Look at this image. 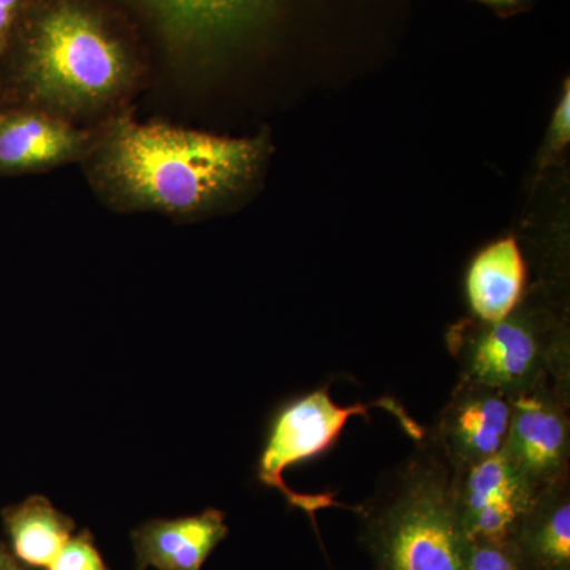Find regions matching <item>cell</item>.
I'll return each mask as SVG.
<instances>
[{"mask_svg": "<svg viewBox=\"0 0 570 570\" xmlns=\"http://www.w3.org/2000/svg\"><path fill=\"white\" fill-rule=\"evenodd\" d=\"M512 396L460 381L441 412L433 441L455 471L490 459L508 441Z\"/></svg>", "mask_w": 570, "mask_h": 570, "instance_id": "cell-8", "label": "cell"}, {"mask_svg": "<svg viewBox=\"0 0 570 570\" xmlns=\"http://www.w3.org/2000/svg\"><path fill=\"white\" fill-rule=\"evenodd\" d=\"M455 487L471 542H512L539 493L504 449L456 471Z\"/></svg>", "mask_w": 570, "mask_h": 570, "instance_id": "cell-7", "label": "cell"}, {"mask_svg": "<svg viewBox=\"0 0 570 570\" xmlns=\"http://www.w3.org/2000/svg\"><path fill=\"white\" fill-rule=\"evenodd\" d=\"M527 264L517 239H497L480 250L468 269L466 294L475 321L509 317L523 298Z\"/></svg>", "mask_w": 570, "mask_h": 570, "instance_id": "cell-11", "label": "cell"}, {"mask_svg": "<svg viewBox=\"0 0 570 570\" xmlns=\"http://www.w3.org/2000/svg\"><path fill=\"white\" fill-rule=\"evenodd\" d=\"M482 2L490 3V6L497 7H512L520 3L521 0H482Z\"/></svg>", "mask_w": 570, "mask_h": 570, "instance_id": "cell-20", "label": "cell"}, {"mask_svg": "<svg viewBox=\"0 0 570 570\" xmlns=\"http://www.w3.org/2000/svg\"><path fill=\"white\" fill-rule=\"evenodd\" d=\"M26 14L28 0H0V63L6 59Z\"/></svg>", "mask_w": 570, "mask_h": 570, "instance_id": "cell-17", "label": "cell"}, {"mask_svg": "<svg viewBox=\"0 0 570 570\" xmlns=\"http://www.w3.org/2000/svg\"><path fill=\"white\" fill-rule=\"evenodd\" d=\"M456 471L433 439L382 497L360 510L374 570H464L469 540L456 499Z\"/></svg>", "mask_w": 570, "mask_h": 570, "instance_id": "cell-3", "label": "cell"}, {"mask_svg": "<svg viewBox=\"0 0 570 570\" xmlns=\"http://www.w3.org/2000/svg\"><path fill=\"white\" fill-rule=\"evenodd\" d=\"M0 77L10 107L91 110L130 85L132 62L104 21L75 0L26 14Z\"/></svg>", "mask_w": 570, "mask_h": 570, "instance_id": "cell-2", "label": "cell"}, {"mask_svg": "<svg viewBox=\"0 0 570 570\" xmlns=\"http://www.w3.org/2000/svg\"><path fill=\"white\" fill-rule=\"evenodd\" d=\"M570 140V88L569 81H566L564 89H562L560 102L554 110L553 119H551V127L549 134V148L547 151L550 154L560 153L566 148Z\"/></svg>", "mask_w": 570, "mask_h": 570, "instance_id": "cell-18", "label": "cell"}, {"mask_svg": "<svg viewBox=\"0 0 570 570\" xmlns=\"http://www.w3.org/2000/svg\"><path fill=\"white\" fill-rule=\"evenodd\" d=\"M3 110V105H2V97H0V111Z\"/></svg>", "mask_w": 570, "mask_h": 570, "instance_id": "cell-21", "label": "cell"}, {"mask_svg": "<svg viewBox=\"0 0 570 570\" xmlns=\"http://www.w3.org/2000/svg\"><path fill=\"white\" fill-rule=\"evenodd\" d=\"M220 510L176 520H153L132 532L137 570H200L212 551L227 538Z\"/></svg>", "mask_w": 570, "mask_h": 570, "instance_id": "cell-10", "label": "cell"}, {"mask_svg": "<svg viewBox=\"0 0 570 570\" xmlns=\"http://www.w3.org/2000/svg\"><path fill=\"white\" fill-rule=\"evenodd\" d=\"M3 523L14 558L31 568L47 569L75 530L73 520L43 497H32L7 509Z\"/></svg>", "mask_w": 570, "mask_h": 570, "instance_id": "cell-13", "label": "cell"}, {"mask_svg": "<svg viewBox=\"0 0 570 570\" xmlns=\"http://www.w3.org/2000/svg\"><path fill=\"white\" fill-rule=\"evenodd\" d=\"M168 31L181 37H213L232 31L265 0H146Z\"/></svg>", "mask_w": 570, "mask_h": 570, "instance_id": "cell-14", "label": "cell"}, {"mask_svg": "<svg viewBox=\"0 0 570 570\" xmlns=\"http://www.w3.org/2000/svg\"><path fill=\"white\" fill-rule=\"evenodd\" d=\"M461 381L519 395L542 384L568 389L569 352L564 337L550 335L519 307L498 322L461 324L449 336Z\"/></svg>", "mask_w": 570, "mask_h": 570, "instance_id": "cell-4", "label": "cell"}, {"mask_svg": "<svg viewBox=\"0 0 570 570\" xmlns=\"http://www.w3.org/2000/svg\"><path fill=\"white\" fill-rule=\"evenodd\" d=\"M47 570H108L94 546L91 532L82 531L67 540Z\"/></svg>", "mask_w": 570, "mask_h": 570, "instance_id": "cell-15", "label": "cell"}, {"mask_svg": "<svg viewBox=\"0 0 570 570\" xmlns=\"http://www.w3.org/2000/svg\"><path fill=\"white\" fill-rule=\"evenodd\" d=\"M390 401H379L376 404H354L343 407L330 396L328 390L321 389L296 397L285 404L273 419L266 436L265 448L258 460L257 475L261 483L276 489L288 504L302 509L316 524V512L335 505V499L330 494H299L285 485L283 474L285 469L316 459L325 453L343 433L344 426L354 415L370 417V409L384 406ZM400 407L396 404L384 406Z\"/></svg>", "mask_w": 570, "mask_h": 570, "instance_id": "cell-5", "label": "cell"}, {"mask_svg": "<svg viewBox=\"0 0 570 570\" xmlns=\"http://www.w3.org/2000/svg\"><path fill=\"white\" fill-rule=\"evenodd\" d=\"M0 570H29L22 562L14 558L13 553H10L6 549V546L0 543Z\"/></svg>", "mask_w": 570, "mask_h": 570, "instance_id": "cell-19", "label": "cell"}, {"mask_svg": "<svg viewBox=\"0 0 570 570\" xmlns=\"http://www.w3.org/2000/svg\"><path fill=\"white\" fill-rule=\"evenodd\" d=\"M92 135L31 107L0 111V175L43 170L80 157Z\"/></svg>", "mask_w": 570, "mask_h": 570, "instance_id": "cell-9", "label": "cell"}, {"mask_svg": "<svg viewBox=\"0 0 570 570\" xmlns=\"http://www.w3.org/2000/svg\"><path fill=\"white\" fill-rule=\"evenodd\" d=\"M568 389L542 384L512 396L504 452L540 491L569 480Z\"/></svg>", "mask_w": 570, "mask_h": 570, "instance_id": "cell-6", "label": "cell"}, {"mask_svg": "<svg viewBox=\"0 0 570 570\" xmlns=\"http://www.w3.org/2000/svg\"><path fill=\"white\" fill-rule=\"evenodd\" d=\"M464 570H521L512 542H471Z\"/></svg>", "mask_w": 570, "mask_h": 570, "instance_id": "cell-16", "label": "cell"}, {"mask_svg": "<svg viewBox=\"0 0 570 570\" xmlns=\"http://www.w3.org/2000/svg\"><path fill=\"white\" fill-rule=\"evenodd\" d=\"M512 546L521 570H570L569 480L539 491Z\"/></svg>", "mask_w": 570, "mask_h": 570, "instance_id": "cell-12", "label": "cell"}, {"mask_svg": "<svg viewBox=\"0 0 570 570\" xmlns=\"http://www.w3.org/2000/svg\"><path fill=\"white\" fill-rule=\"evenodd\" d=\"M264 154L262 138L220 137L124 116L112 124L97 171L126 204L193 213L245 186Z\"/></svg>", "mask_w": 570, "mask_h": 570, "instance_id": "cell-1", "label": "cell"}]
</instances>
